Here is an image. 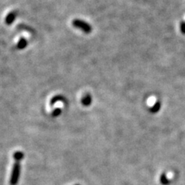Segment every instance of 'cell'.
Masks as SVG:
<instances>
[{"instance_id": "cell-1", "label": "cell", "mask_w": 185, "mask_h": 185, "mask_svg": "<svg viewBox=\"0 0 185 185\" xmlns=\"http://www.w3.org/2000/svg\"><path fill=\"white\" fill-rule=\"evenodd\" d=\"M72 24H73V26L75 27V28L81 30L83 32H84V33L89 34L92 32V26L89 25V23L83 21V20L76 19V20H73Z\"/></svg>"}, {"instance_id": "cell-2", "label": "cell", "mask_w": 185, "mask_h": 185, "mask_svg": "<svg viewBox=\"0 0 185 185\" xmlns=\"http://www.w3.org/2000/svg\"><path fill=\"white\" fill-rule=\"evenodd\" d=\"M20 164L18 161L16 162L13 166V171H12V174H11L10 177V184L11 185H16L19 180V177H20Z\"/></svg>"}, {"instance_id": "cell-3", "label": "cell", "mask_w": 185, "mask_h": 185, "mask_svg": "<svg viewBox=\"0 0 185 185\" xmlns=\"http://www.w3.org/2000/svg\"><path fill=\"white\" fill-rule=\"evenodd\" d=\"M81 102H82L83 105L86 106V107H87V106L90 105L91 102H92V98H91L90 95L86 94L85 96H84L82 98V100H81Z\"/></svg>"}, {"instance_id": "cell-4", "label": "cell", "mask_w": 185, "mask_h": 185, "mask_svg": "<svg viewBox=\"0 0 185 185\" xmlns=\"http://www.w3.org/2000/svg\"><path fill=\"white\" fill-rule=\"evenodd\" d=\"M16 14L15 13H10L5 18V23H7L8 25H10L14 22L15 19H16Z\"/></svg>"}, {"instance_id": "cell-5", "label": "cell", "mask_w": 185, "mask_h": 185, "mask_svg": "<svg viewBox=\"0 0 185 185\" xmlns=\"http://www.w3.org/2000/svg\"><path fill=\"white\" fill-rule=\"evenodd\" d=\"M26 45H27L26 39H23V38H21V39H20V41H19L17 46H18L19 49L22 50V49L25 48L26 46Z\"/></svg>"}, {"instance_id": "cell-6", "label": "cell", "mask_w": 185, "mask_h": 185, "mask_svg": "<svg viewBox=\"0 0 185 185\" xmlns=\"http://www.w3.org/2000/svg\"><path fill=\"white\" fill-rule=\"evenodd\" d=\"M160 183L164 185H167L170 183V180H168V178H167V175H166L165 174H163L160 176Z\"/></svg>"}, {"instance_id": "cell-7", "label": "cell", "mask_w": 185, "mask_h": 185, "mask_svg": "<svg viewBox=\"0 0 185 185\" xmlns=\"http://www.w3.org/2000/svg\"><path fill=\"white\" fill-rule=\"evenodd\" d=\"M64 100V98L62 97V96H54L53 99L51 100V102H50V104H51V106H53V104L55 103H56V102L58 101H63Z\"/></svg>"}, {"instance_id": "cell-8", "label": "cell", "mask_w": 185, "mask_h": 185, "mask_svg": "<svg viewBox=\"0 0 185 185\" xmlns=\"http://www.w3.org/2000/svg\"><path fill=\"white\" fill-rule=\"evenodd\" d=\"M160 107H161V106H160V103H159V102H157V103H155V105L150 109V111H151L152 113H157L158 112L159 110L160 109Z\"/></svg>"}, {"instance_id": "cell-9", "label": "cell", "mask_w": 185, "mask_h": 185, "mask_svg": "<svg viewBox=\"0 0 185 185\" xmlns=\"http://www.w3.org/2000/svg\"><path fill=\"white\" fill-rule=\"evenodd\" d=\"M23 153H21V152H16V153H15L14 154V157L16 158V160H20V159L23 158Z\"/></svg>"}, {"instance_id": "cell-10", "label": "cell", "mask_w": 185, "mask_h": 185, "mask_svg": "<svg viewBox=\"0 0 185 185\" xmlns=\"http://www.w3.org/2000/svg\"><path fill=\"white\" fill-rule=\"evenodd\" d=\"M180 32H182V34H185V21L182 22L181 23H180Z\"/></svg>"}, {"instance_id": "cell-11", "label": "cell", "mask_w": 185, "mask_h": 185, "mask_svg": "<svg viewBox=\"0 0 185 185\" xmlns=\"http://www.w3.org/2000/svg\"><path fill=\"white\" fill-rule=\"evenodd\" d=\"M61 114V110L60 109H56L55 111H53V114H52V115L53 116V117H56V116H58V115H59V114Z\"/></svg>"}, {"instance_id": "cell-12", "label": "cell", "mask_w": 185, "mask_h": 185, "mask_svg": "<svg viewBox=\"0 0 185 185\" xmlns=\"http://www.w3.org/2000/svg\"><path fill=\"white\" fill-rule=\"evenodd\" d=\"M77 185H79V184H77Z\"/></svg>"}]
</instances>
